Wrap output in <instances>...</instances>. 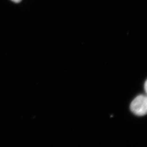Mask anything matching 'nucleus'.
<instances>
[{
    "instance_id": "f257e3e1",
    "label": "nucleus",
    "mask_w": 147,
    "mask_h": 147,
    "mask_svg": "<svg viewBox=\"0 0 147 147\" xmlns=\"http://www.w3.org/2000/svg\"><path fill=\"white\" fill-rule=\"evenodd\" d=\"M132 112L139 116H142L147 113V99L146 96L140 95L135 98L130 106Z\"/></svg>"
},
{
    "instance_id": "f03ea898",
    "label": "nucleus",
    "mask_w": 147,
    "mask_h": 147,
    "mask_svg": "<svg viewBox=\"0 0 147 147\" xmlns=\"http://www.w3.org/2000/svg\"><path fill=\"white\" fill-rule=\"evenodd\" d=\"M11 1H13L14 3H19L21 2L22 0H11Z\"/></svg>"
},
{
    "instance_id": "7ed1b4c3",
    "label": "nucleus",
    "mask_w": 147,
    "mask_h": 147,
    "mask_svg": "<svg viewBox=\"0 0 147 147\" xmlns=\"http://www.w3.org/2000/svg\"><path fill=\"white\" fill-rule=\"evenodd\" d=\"M147 81L145 82V92H147Z\"/></svg>"
}]
</instances>
